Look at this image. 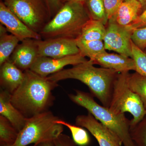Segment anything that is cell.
Returning a JSON list of instances; mask_svg holds the SVG:
<instances>
[{
    "label": "cell",
    "instance_id": "6da1fadb",
    "mask_svg": "<svg viewBox=\"0 0 146 146\" xmlns=\"http://www.w3.org/2000/svg\"><path fill=\"white\" fill-rule=\"evenodd\" d=\"M23 82L11 94V102L26 118L48 111L53 104L52 91L57 82L30 70L24 71Z\"/></svg>",
    "mask_w": 146,
    "mask_h": 146
},
{
    "label": "cell",
    "instance_id": "7a4b0ae2",
    "mask_svg": "<svg viewBox=\"0 0 146 146\" xmlns=\"http://www.w3.org/2000/svg\"><path fill=\"white\" fill-rule=\"evenodd\" d=\"M93 60H87L63 69L47 77L48 79L57 82L64 80L75 79L88 86L92 94L103 106L109 107L112 97L113 84L119 73L111 69L97 68Z\"/></svg>",
    "mask_w": 146,
    "mask_h": 146
},
{
    "label": "cell",
    "instance_id": "3957f363",
    "mask_svg": "<svg viewBox=\"0 0 146 146\" xmlns=\"http://www.w3.org/2000/svg\"><path fill=\"white\" fill-rule=\"evenodd\" d=\"M91 19L84 3L67 2L39 33L44 39L55 38L77 39Z\"/></svg>",
    "mask_w": 146,
    "mask_h": 146
},
{
    "label": "cell",
    "instance_id": "277c9868",
    "mask_svg": "<svg viewBox=\"0 0 146 146\" xmlns=\"http://www.w3.org/2000/svg\"><path fill=\"white\" fill-rule=\"evenodd\" d=\"M69 97L117 134L124 146H136L131 136L130 121L125 114H115L109 108L98 104L90 94L84 91L76 90L75 94H69Z\"/></svg>",
    "mask_w": 146,
    "mask_h": 146
},
{
    "label": "cell",
    "instance_id": "5b68a950",
    "mask_svg": "<svg viewBox=\"0 0 146 146\" xmlns=\"http://www.w3.org/2000/svg\"><path fill=\"white\" fill-rule=\"evenodd\" d=\"M58 119L49 110L27 118L13 146H27L54 141L63 131V125L55 122Z\"/></svg>",
    "mask_w": 146,
    "mask_h": 146
},
{
    "label": "cell",
    "instance_id": "8992f818",
    "mask_svg": "<svg viewBox=\"0 0 146 146\" xmlns=\"http://www.w3.org/2000/svg\"><path fill=\"white\" fill-rule=\"evenodd\" d=\"M129 72L118 74L113 84L111 101L108 108L116 114L128 112L133 116L130 129L146 116V110L138 95L130 89L128 83Z\"/></svg>",
    "mask_w": 146,
    "mask_h": 146
},
{
    "label": "cell",
    "instance_id": "52a82bcc",
    "mask_svg": "<svg viewBox=\"0 0 146 146\" xmlns=\"http://www.w3.org/2000/svg\"><path fill=\"white\" fill-rule=\"evenodd\" d=\"M3 2L25 25L39 34L51 19L44 0H5Z\"/></svg>",
    "mask_w": 146,
    "mask_h": 146
},
{
    "label": "cell",
    "instance_id": "ba28073f",
    "mask_svg": "<svg viewBox=\"0 0 146 146\" xmlns=\"http://www.w3.org/2000/svg\"><path fill=\"white\" fill-rule=\"evenodd\" d=\"M133 31L127 26H123L108 22L106 33L103 40L106 50L132 57L131 35Z\"/></svg>",
    "mask_w": 146,
    "mask_h": 146
},
{
    "label": "cell",
    "instance_id": "9c48e42d",
    "mask_svg": "<svg viewBox=\"0 0 146 146\" xmlns=\"http://www.w3.org/2000/svg\"><path fill=\"white\" fill-rule=\"evenodd\" d=\"M39 57L61 58L80 54L76 39L55 38L36 40Z\"/></svg>",
    "mask_w": 146,
    "mask_h": 146
},
{
    "label": "cell",
    "instance_id": "30bf717a",
    "mask_svg": "<svg viewBox=\"0 0 146 146\" xmlns=\"http://www.w3.org/2000/svg\"><path fill=\"white\" fill-rule=\"evenodd\" d=\"M76 125L86 129L96 139L100 146H121L122 142L117 134L99 122L90 113L77 116Z\"/></svg>",
    "mask_w": 146,
    "mask_h": 146
},
{
    "label": "cell",
    "instance_id": "8fae6325",
    "mask_svg": "<svg viewBox=\"0 0 146 146\" xmlns=\"http://www.w3.org/2000/svg\"><path fill=\"white\" fill-rule=\"evenodd\" d=\"M87 60L80 54L58 58L39 57L30 70L39 75L47 77L62 70L67 65L74 66Z\"/></svg>",
    "mask_w": 146,
    "mask_h": 146
},
{
    "label": "cell",
    "instance_id": "7c38bea8",
    "mask_svg": "<svg viewBox=\"0 0 146 146\" xmlns=\"http://www.w3.org/2000/svg\"><path fill=\"white\" fill-rule=\"evenodd\" d=\"M0 22L11 34L17 37L21 42L27 39L41 40L39 33L31 29L5 5L0 3Z\"/></svg>",
    "mask_w": 146,
    "mask_h": 146
},
{
    "label": "cell",
    "instance_id": "4fadbf2b",
    "mask_svg": "<svg viewBox=\"0 0 146 146\" xmlns=\"http://www.w3.org/2000/svg\"><path fill=\"white\" fill-rule=\"evenodd\" d=\"M39 57L36 39H27L18 44L9 60L23 71L30 70Z\"/></svg>",
    "mask_w": 146,
    "mask_h": 146
},
{
    "label": "cell",
    "instance_id": "5bb4252c",
    "mask_svg": "<svg viewBox=\"0 0 146 146\" xmlns=\"http://www.w3.org/2000/svg\"><path fill=\"white\" fill-rule=\"evenodd\" d=\"M94 62L102 68L114 70L119 73L136 71L133 58L119 54L109 53L106 51L98 56Z\"/></svg>",
    "mask_w": 146,
    "mask_h": 146
},
{
    "label": "cell",
    "instance_id": "9a60e30c",
    "mask_svg": "<svg viewBox=\"0 0 146 146\" xmlns=\"http://www.w3.org/2000/svg\"><path fill=\"white\" fill-rule=\"evenodd\" d=\"M24 72L9 60L1 66V88L12 94L21 85L25 78Z\"/></svg>",
    "mask_w": 146,
    "mask_h": 146
},
{
    "label": "cell",
    "instance_id": "2e32d148",
    "mask_svg": "<svg viewBox=\"0 0 146 146\" xmlns=\"http://www.w3.org/2000/svg\"><path fill=\"white\" fill-rule=\"evenodd\" d=\"M0 114L7 119L19 132L26 123L27 118L11 103V94L1 88L0 91Z\"/></svg>",
    "mask_w": 146,
    "mask_h": 146
},
{
    "label": "cell",
    "instance_id": "e0dca14e",
    "mask_svg": "<svg viewBox=\"0 0 146 146\" xmlns=\"http://www.w3.org/2000/svg\"><path fill=\"white\" fill-rule=\"evenodd\" d=\"M143 9L141 3L138 1H125L108 22H114L123 26L129 25L137 19Z\"/></svg>",
    "mask_w": 146,
    "mask_h": 146
},
{
    "label": "cell",
    "instance_id": "ac0fdd59",
    "mask_svg": "<svg viewBox=\"0 0 146 146\" xmlns=\"http://www.w3.org/2000/svg\"><path fill=\"white\" fill-rule=\"evenodd\" d=\"M7 30L0 25V66L9 60L14 50L21 42L16 36L7 34Z\"/></svg>",
    "mask_w": 146,
    "mask_h": 146
},
{
    "label": "cell",
    "instance_id": "d6986e66",
    "mask_svg": "<svg viewBox=\"0 0 146 146\" xmlns=\"http://www.w3.org/2000/svg\"><path fill=\"white\" fill-rule=\"evenodd\" d=\"M106 31V27L102 22L91 19L84 27L78 38L87 41H103Z\"/></svg>",
    "mask_w": 146,
    "mask_h": 146
},
{
    "label": "cell",
    "instance_id": "ffe728a7",
    "mask_svg": "<svg viewBox=\"0 0 146 146\" xmlns=\"http://www.w3.org/2000/svg\"><path fill=\"white\" fill-rule=\"evenodd\" d=\"M76 41L80 54L84 57H89L93 61L99 55L106 51L103 41H87L79 38Z\"/></svg>",
    "mask_w": 146,
    "mask_h": 146
},
{
    "label": "cell",
    "instance_id": "44dd1931",
    "mask_svg": "<svg viewBox=\"0 0 146 146\" xmlns=\"http://www.w3.org/2000/svg\"><path fill=\"white\" fill-rule=\"evenodd\" d=\"M19 131L5 117L0 116V145L1 146L12 145L18 138Z\"/></svg>",
    "mask_w": 146,
    "mask_h": 146
},
{
    "label": "cell",
    "instance_id": "7402d4cb",
    "mask_svg": "<svg viewBox=\"0 0 146 146\" xmlns=\"http://www.w3.org/2000/svg\"><path fill=\"white\" fill-rule=\"evenodd\" d=\"M128 83L130 89L140 97L146 109V78L136 72L129 74Z\"/></svg>",
    "mask_w": 146,
    "mask_h": 146
},
{
    "label": "cell",
    "instance_id": "603a6c76",
    "mask_svg": "<svg viewBox=\"0 0 146 146\" xmlns=\"http://www.w3.org/2000/svg\"><path fill=\"white\" fill-rule=\"evenodd\" d=\"M84 5L91 19L101 21L105 25L108 23L102 0H85Z\"/></svg>",
    "mask_w": 146,
    "mask_h": 146
},
{
    "label": "cell",
    "instance_id": "cb8c5ba5",
    "mask_svg": "<svg viewBox=\"0 0 146 146\" xmlns=\"http://www.w3.org/2000/svg\"><path fill=\"white\" fill-rule=\"evenodd\" d=\"M56 122L67 127L70 131L72 136L73 141L76 145L80 146H85L89 145L90 142V138L88 132L81 127L74 125L70 123L58 119L56 121Z\"/></svg>",
    "mask_w": 146,
    "mask_h": 146
},
{
    "label": "cell",
    "instance_id": "d4e9b609",
    "mask_svg": "<svg viewBox=\"0 0 146 146\" xmlns=\"http://www.w3.org/2000/svg\"><path fill=\"white\" fill-rule=\"evenodd\" d=\"M132 58L135 63V72L146 78V52L131 43Z\"/></svg>",
    "mask_w": 146,
    "mask_h": 146
},
{
    "label": "cell",
    "instance_id": "484cf974",
    "mask_svg": "<svg viewBox=\"0 0 146 146\" xmlns=\"http://www.w3.org/2000/svg\"><path fill=\"white\" fill-rule=\"evenodd\" d=\"M130 131L131 136L136 146H146V116Z\"/></svg>",
    "mask_w": 146,
    "mask_h": 146
},
{
    "label": "cell",
    "instance_id": "4316f807",
    "mask_svg": "<svg viewBox=\"0 0 146 146\" xmlns=\"http://www.w3.org/2000/svg\"><path fill=\"white\" fill-rule=\"evenodd\" d=\"M131 41L136 46L144 51L146 48V27L133 30Z\"/></svg>",
    "mask_w": 146,
    "mask_h": 146
},
{
    "label": "cell",
    "instance_id": "83f0119b",
    "mask_svg": "<svg viewBox=\"0 0 146 146\" xmlns=\"http://www.w3.org/2000/svg\"><path fill=\"white\" fill-rule=\"evenodd\" d=\"M108 21L115 15L124 0H102Z\"/></svg>",
    "mask_w": 146,
    "mask_h": 146
},
{
    "label": "cell",
    "instance_id": "f1b7e54d",
    "mask_svg": "<svg viewBox=\"0 0 146 146\" xmlns=\"http://www.w3.org/2000/svg\"><path fill=\"white\" fill-rule=\"evenodd\" d=\"M48 9L51 18L63 5L60 0H44Z\"/></svg>",
    "mask_w": 146,
    "mask_h": 146
},
{
    "label": "cell",
    "instance_id": "f546056e",
    "mask_svg": "<svg viewBox=\"0 0 146 146\" xmlns=\"http://www.w3.org/2000/svg\"><path fill=\"white\" fill-rule=\"evenodd\" d=\"M131 30L146 27V9L139 15L136 21L129 25L127 26Z\"/></svg>",
    "mask_w": 146,
    "mask_h": 146
},
{
    "label": "cell",
    "instance_id": "4dcf8cb0",
    "mask_svg": "<svg viewBox=\"0 0 146 146\" xmlns=\"http://www.w3.org/2000/svg\"><path fill=\"white\" fill-rule=\"evenodd\" d=\"M54 142L55 146H75L76 145L69 136L63 133L54 140Z\"/></svg>",
    "mask_w": 146,
    "mask_h": 146
},
{
    "label": "cell",
    "instance_id": "1f68e13d",
    "mask_svg": "<svg viewBox=\"0 0 146 146\" xmlns=\"http://www.w3.org/2000/svg\"><path fill=\"white\" fill-rule=\"evenodd\" d=\"M33 146H55L54 141H46L39 143L34 144Z\"/></svg>",
    "mask_w": 146,
    "mask_h": 146
},
{
    "label": "cell",
    "instance_id": "d6a6232c",
    "mask_svg": "<svg viewBox=\"0 0 146 146\" xmlns=\"http://www.w3.org/2000/svg\"><path fill=\"white\" fill-rule=\"evenodd\" d=\"M60 1L63 4L64 3L70 1L82 3H84L85 0H60Z\"/></svg>",
    "mask_w": 146,
    "mask_h": 146
},
{
    "label": "cell",
    "instance_id": "836d02e7",
    "mask_svg": "<svg viewBox=\"0 0 146 146\" xmlns=\"http://www.w3.org/2000/svg\"><path fill=\"white\" fill-rule=\"evenodd\" d=\"M125 1H129V0H124ZM140 2L143 6V9H146V0H136Z\"/></svg>",
    "mask_w": 146,
    "mask_h": 146
},
{
    "label": "cell",
    "instance_id": "e575fe53",
    "mask_svg": "<svg viewBox=\"0 0 146 146\" xmlns=\"http://www.w3.org/2000/svg\"><path fill=\"white\" fill-rule=\"evenodd\" d=\"M1 1H5V0H1Z\"/></svg>",
    "mask_w": 146,
    "mask_h": 146
},
{
    "label": "cell",
    "instance_id": "d590c367",
    "mask_svg": "<svg viewBox=\"0 0 146 146\" xmlns=\"http://www.w3.org/2000/svg\"><path fill=\"white\" fill-rule=\"evenodd\" d=\"M9 146H13V145H12Z\"/></svg>",
    "mask_w": 146,
    "mask_h": 146
},
{
    "label": "cell",
    "instance_id": "8d00e7d4",
    "mask_svg": "<svg viewBox=\"0 0 146 146\" xmlns=\"http://www.w3.org/2000/svg\"></svg>",
    "mask_w": 146,
    "mask_h": 146
}]
</instances>
